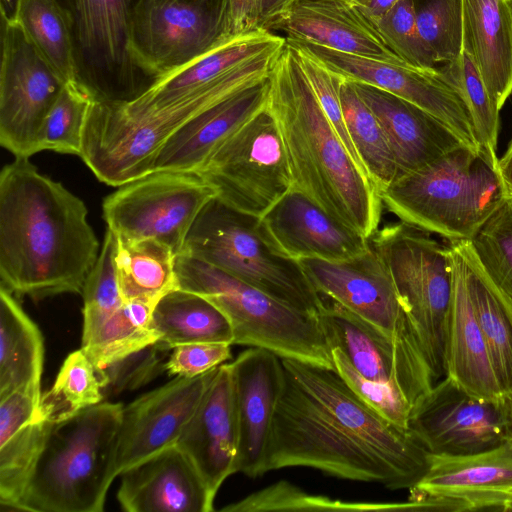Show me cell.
Returning a JSON list of instances; mask_svg holds the SVG:
<instances>
[{
  "instance_id": "8d00e7d4",
  "label": "cell",
  "mask_w": 512,
  "mask_h": 512,
  "mask_svg": "<svg viewBox=\"0 0 512 512\" xmlns=\"http://www.w3.org/2000/svg\"><path fill=\"white\" fill-rule=\"evenodd\" d=\"M340 100L350 139L380 193L398 177L397 164L385 133L353 84L342 78Z\"/></svg>"
},
{
  "instance_id": "8992f818",
  "label": "cell",
  "mask_w": 512,
  "mask_h": 512,
  "mask_svg": "<svg viewBox=\"0 0 512 512\" xmlns=\"http://www.w3.org/2000/svg\"><path fill=\"white\" fill-rule=\"evenodd\" d=\"M181 253L300 311L320 315L326 305L300 262L273 245L260 218L229 206L217 196L198 214Z\"/></svg>"
},
{
  "instance_id": "816d5d0a",
  "label": "cell",
  "mask_w": 512,
  "mask_h": 512,
  "mask_svg": "<svg viewBox=\"0 0 512 512\" xmlns=\"http://www.w3.org/2000/svg\"><path fill=\"white\" fill-rule=\"evenodd\" d=\"M41 396L20 389L0 398V445L36 420Z\"/></svg>"
},
{
  "instance_id": "6f0895ef",
  "label": "cell",
  "mask_w": 512,
  "mask_h": 512,
  "mask_svg": "<svg viewBox=\"0 0 512 512\" xmlns=\"http://www.w3.org/2000/svg\"><path fill=\"white\" fill-rule=\"evenodd\" d=\"M18 0H0L1 17L13 19Z\"/></svg>"
},
{
  "instance_id": "f6af8a7d",
  "label": "cell",
  "mask_w": 512,
  "mask_h": 512,
  "mask_svg": "<svg viewBox=\"0 0 512 512\" xmlns=\"http://www.w3.org/2000/svg\"><path fill=\"white\" fill-rule=\"evenodd\" d=\"M472 251L495 284L512 299V200L506 199L470 240Z\"/></svg>"
},
{
  "instance_id": "e0dca14e",
  "label": "cell",
  "mask_w": 512,
  "mask_h": 512,
  "mask_svg": "<svg viewBox=\"0 0 512 512\" xmlns=\"http://www.w3.org/2000/svg\"><path fill=\"white\" fill-rule=\"evenodd\" d=\"M408 429L430 454L469 455L511 440L506 399L474 397L446 376L412 410Z\"/></svg>"
},
{
  "instance_id": "7402d4cb",
  "label": "cell",
  "mask_w": 512,
  "mask_h": 512,
  "mask_svg": "<svg viewBox=\"0 0 512 512\" xmlns=\"http://www.w3.org/2000/svg\"><path fill=\"white\" fill-rule=\"evenodd\" d=\"M231 366L239 429L237 471L256 478L266 473L271 427L285 371L278 355L259 347L242 351Z\"/></svg>"
},
{
  "instance_id": "60d3db41",
  "label": "cell",
  "mask_w": 512,
  "mask_h": 512,
  "mask_svg": "<svg viewBox=\"0 0 512 512\" xmlns=\"http://www.w3.org/2000/svg\"><path fill=\"white\" fill-rule=\"evenodd\" d=\"M53 423L35 420L0 445V504L19 510Z\"/></svg>"
},
{
  "instance_id": "2e32d148",
  "label": "cell",
  "mask_w": 512,
  "mask_h": 512,
  "mask_svg": "<svg viewBox=\"0 0 512 512\" xmlns=\"http://www.w3.org/2000/svg\"><path fill=\"white\" fill-rule=\"evenodd\" d=\"M285 39L338 77L382 89L420 107L446 124L465 145L481 150L461 98L440 69H421Z\"/></svg>"
},
{
  "instance_id": "cb8c5ba5",
  "label": "cell",
  "mask_w": 512,
  "mask_h": 512,
  "mask_svg": "<svg viewBox=\"0 0 512 512\" xmlns=\"http://www.w3.org/2000/svg\"><path fill=\"white\" fill-rule=\"evenodd\" d=\"M260 221L273 245L295 260L343 261L370 247V239L334 219L295 187L286 192Z\"/></svg>"
},
{
  "instance_id": "8fae6325",
  "label": "cell",
  "mask_w": 512,
  "mask_h": 512,
  "mask_svg": "<svg viewBox=\"0 0 512 512\" xmlns=\"http://www.w3.org/2000/svg\"><path fill=\"white\" fill-rule=\"evenodd\" d=\"M73 30L78 80L96 102L133 101L153 83L135 64L129 47L137 0H59Z\"/></svg>"
},
{
  "instance_id": "836d02e7",
  "label": "cell",
  "mask_w": 512,
  "mask_h": 512,
  "mask_svg": "<svg viewBox=\"0 0 512 512\" xmlns=\"http://www.w3.org/2000/svg\"><path fill=\"white\" fill-rule=\"evenodd\" d=\"M176 254L155 239L118 237L116 269L123 302L137 299L158 302L178 287Z\"/></svg>"
},
{
  "instance_id": "bcb514c9",
  "label": "cell",
  "mask_w": 512,
  "mask_h": 512,
  "mask_svg": "<svg viewBox=\"0 0 512 512\" xmlns=\"http://www.w3.org/2000/svg\"><path fill=\"white\" fill-rule=\"evenodd\" d=\"M385 44L404 62L421 69H435L436 61L423 41L412 0H399L377 22Z\"/></svg>"
},
{
  "instance_id": "5b68a950",
  "label": "cell",
  "mask_w": 512,
  "mask_h": 512,
  "mask_svg": "<svg viewBox=\"0 0 512 512\" xmlns=\"http://www.w3.org/2000/svg\"><path fill=\"white\" fill-rule=\"evenodd\" d=\"M175 268L180 289L203 296L225 314L234 344L267 349L280 358L335 370L319 315L295 309L183 253L176 256Z\"/></svg>"
},
{
  "instance_id": "680465c9",
  "label": "cell",
  "mask_w": 512,
  "mask_h": 512,
  "mask_svg": "<svg viewBox=\"0 0 512 512\" xmlns=\"http://www.w3.org/2000/svg\"><path fill=\"white\" fill-rule=\"evenodd\" d=\"M506 407L510 422V430H511V440H512V394L506 397Z\"/></svg>"
},
{
  "instance_id": "1f68e13d",
  "label": "cell",
  "mask_w": 512,
  "mask_h": 512,
  "mask_svg": "<svg viewBox=\"0 0 512 512\" xmlns=\"http://www.w3.org/2000/svg\"><path fill=\"white\" fill-rule=\"evenodd\" d=\"M467 271L475 314L490 357L507 397L512 394V299L490 278L474 255L470 241H457Z\"/></svg>"
},
{
  "instance_id": "e575fe53",
  "label": "cell",
  "mask_w": 512,
  "mask_h": 512,
  "mask_svg": "<svg viewBox=\"0 0 512 512\" xmlns=\"http://www.w3.org/2000/svg\"><path fill=\"white\" fill-rule=\"evenodd\" d=\"M13 19L65 83L78 80L72 23L59 0H18Z\"/></svg>"
},
{
  "instance_id": "91938a15",
  "label": "cell",
  "mask_w": 512,
  "mask_h": 512,
  "mask_svg": "<svg viewBox=\"0 0 512 512\" xmlns=\"http://www.w3.org/2000/svg\"><path fill=\"white\" fill-rule=\"evenodd\" d=\"M294 1H297V0H293V2H294ZM293 2H292V3H293Z\"/></svg>"
},
{
  "instance_id": "d6a6232c",
  "label": "cell",
  "mask_w": 512,
  "mask_h": 512,
  "mask_svg": "<svg viewBox=\"0 0 512 512\" xmlns=\"http://www.w3.org/2000/svg\"><path fill=\"white\" fill-rule=\"evenodd\" d=\"M150 327L167 350L202 342L234 345L233 329L225 314L203 296L180 288L156 303Z\"/></svg>"
},
{
  "instance_id": "ee69618b",
  "label": "cell",
  "mask_w": 512,
  "mask_h": 512,
  "mask_svg": "<svg viewBox=\"0 0 512 512\" xmlns=\"http://www.w3.org/2000/svg\"><path fill=\"white\" fill-rule=\"evenodd\" d=\"M420 35L436 63L462 53L463 0H412Z\"/></svg>"
},
{
  "instance_id": "9c48e42d",
  "label": "cell",
  "mask_w": 512,
  "mask_h": 512,
  "mask_svg": "<svg viewBox=\"0 0 512 512\" xmlns=\"http://www.w3.org/2000/svg\"><path fill=\"white\" fill-rule=\"evenodd\" d=\"M197 174L224 203L261 218L293 187L280 130L269 106L226 138Z\"/></svg>"
},
{
  "instance_id": "83f0119b",
  "label": "cell",
  "mask_w": 512,
  "mask_h": 512,
  "mask_svg": "<svg viewBox=\"0 0 512 512\" xmlns=\"http://www.w3.org/2000/svg\"><path fill=\"white\" fill-rule=\"evenodd\" d=\"M270 31H282L285 38L343 53L385 62H404L347 0L294 1Z\"/></svg>"
},
{
  "instance_id": "7bdbcfd3",
  "label": "cell",
  "mask_w": 512,
  "mask_h": 512,
  "mask_svg": "<svg viewBox=\"0 0 512 512\" xmlns=\"http://www.w3.org/2000/svg\"><path fill=\"white\" fill-rule=\"evenodd\" d=\"M118 236L107 228L96 263L86 278L83 295L82 341L94 334L124 303L120 294L116 254Z\"/></svg>"
},
{
  "instance_id": "d590c367",
  "label": "cell",
  "mask_w": 512,
  "mask_h": 512,
  "mask_svg": "<svg viewBox=\"0 0 512 512\" xmlns=\"http://www.w3.org/2000/svg\"><path fill=\"white\" fill-rule=\"evenodd\" d=\"M156 303L143 299L124 302L94 334L82 341L81 349L98 370L158 342L150 327Z\"/></svg>"
},
{
  "instance_id": "484cf974",
  "label": "cell",
  "mask_w": 512,
  "mask_h": 512,
  "mask_svg": "<svg viewBox=\"0 0 512 512\" xmlns=\"http://www.w3.org/2000/svg\"><path fill=\"white\" fill-rule=\"evenodd\" d=\"M117 499L127 512H211L214 500L190 459L172 445L127 468Z\"/></svg>"
},
{
  "instance_id": "74e56055",
  "label": "cell",
  "mask_w": 512,
  "mask_h": 512,
  "mask_svg": "<svg viewBox=\"0 0 512 512\" xmlns=\"http://www.w3.org/2000/svg\"><path fill=\"white\" fill-rule=\"evenodd\" d=\"M102 400L99 370L80 348L66 357L54 384L42 394L36 420L57 423Z\"/></svg>"
},
{
  "instance_id": "f1b7e54d",
  "label": "cell",
  "mask_w": 512,
  "mask_h": 512,
  "mask_svg": "<svg viewBox=\"0 0 512 512\" xmlns=\"http://www.w3.org/2000/svg\"><path fill=\"white\" fill-rule=\"evenodd\" d=\"M351 83L385 133L397 164V179L464 144L446 124L420 107L382 89Z\"/></svg>"
},
{
  "instance_id": "11a10c76",
  "label": "cell",
  "mask_w": 512,
  "mask_h": 512,
  "mask_svg": "<svg viewBox=\"0 0 512 512\" xmlns=\"http://www.w3.org/2000/svg\"><path fill=\"white\" fill-rule=\"evenodd\" d=\"M292 2L293 0H261L260 27L270 31Z\"/></svg>"
},
{
  "instance_id": "277c9868",
  "label": "cell",
  "mask_w": 512,
  "mask_h": 512,
  "mask_svg": "<svg viewBox=\"0 0 512 512\" xmlns=\"http://www.w3.org/2000/svg\"><path fill=\"white\" fill-rule=\"evenodd\" d=\"M380 196L402 222L448 242L472 240L508 199L497 167L465 144L398 178Z\"/></svg>"
},
{
  "instance_id": "f5cc1de1",
  "label": "cell",
  "mask_w": 512,
  "mask_h": 512,
  "mask_svg": "<svg viewBox=\"0 0 512 512\" xmlns=\"http://www.w3.org/2000/svg\"><path fill=\"white\" fill-rule=\"evenodd\" d=\"M260 6L261 0H226L225 38L262 29Z\"/></svg>"
},
{
  "instance_id": "f35d334b",
  "label": "cell",
  "mask_w": 512,
  "mask_h": 512,
  "mask_svg": "<svg viewBox=\"0 0 512 512\" xmlns=\"http://www.w3.org/2000/svg\"><path fill=\"white\" fill-rule=\"evenodd\" d=\"M226 512L257 511H424L421 503L349 502L307 493L281 480L221 509Z\"/></svg>"
},
{
  "instance_id": "5bb4252c",
  "label": "cell",
  "mask_w": 512,
  "mask_h": 512,
  "mask_svg": "<svg viewBox=\"0 0 512 512\" xmlns=\"http://www.w3.org/2000/svg\"><path fill=\"white\" fill-rule=\"evenodd\" d=\"M0 144L15 157L39 151L46 115L65 82L15 19L1 17Z\"/></svg>"
},
{
  "instance_id": "d4e9b609",
  "label": "cell",
  "mask_w": 512,
  "mask_h": 512,
  "mask_svg": "<svg viewBox=\"0 0 512 512\" xmlns=\"http://www.w3.org/2000/svg\"><path fill=\"white\" fill-rule=\"evenodd\" d=\"M448 243L452 295L446 325L444 376L474 397L504 401L506 397L471 300L462 252L457 241Z\"/></svg>"
},
{
  "instance_id": "6da1fadb",
  "label": "cell",
  "mask_w": 512,
  "mask_h": 512,
  "mask_svg": "<svg viewBox=\"0 0 512 512\" xmlns=\"http://www.w3.org/2000/svg\"><path fill=\"white\" fill-rule=\"evenodd\" d=\"M85 203L15 157L0 173V279L17 296L33 299L82 293L99 241Z\"/></svg>"
},
{
  "instance_id": "603a6c76",
  "label": "cell",
  "mask_w": 512,
  "mask_h": 512,
  "mask_svg": "<svg viewBox=\"0 0 512 512\" xmlns=\"http://www.w3.org/2000/svg\"><path fill=\"white\" fill-rule=\"evenodd\" d=\"M175 445L190 459L211 497L238 473L239 429L231 363L221 364Z\"/></svg>"
},
{
  "instance_id": "ac0fdd59",
  "label": "cell",
  "mask_w": 512,
  "mask_h": 512,
  "mask_svg": "<svg viewBox=\"0 0 512 512\" xmlns=\"http://www.w3.org/2000/svg\"><path fill=\"white\" fill-rule=\"evenodd\" d=\"M408 500L431 512H512V440L469 455L429 453Z\"/></svg>"
},
{
  "instance_id": "7dc6e473",
  "label": "cell",
  "mask_w": 512,
  "mask_h": 512,
  "mask_svg": "<svg viewBox=\"0 0 512 512\" xmlns=\"http://www.w3.org/2000/svg\"><path fill=\"white\" fill-rule=\"evenodd\" d=\"M331 354L336 372L359 398L388 421L408 429L412 407L397 387L362 376L338 347H331Z\"/></svg>"
},
{
  "instance_id": "7c38bea8",
  "label": "cell",
  "mask_w": 512,
  "mask_h": 512,
  "mask_svg": "<svg viewBox=\"0 0 512 512\" xmlns=\"http://www.w3.org/2000/svg\"><path fill=\"white\" fill-rule=\"evenodd\" d=\"M298 261L324 298L340 304L377 329L409 361L436 376L388 268L371 242L364 253L351 259Z\"/></svg>"
},
{
  "instance_id": "ba28073f",
  "label": "cell",
  "mask_w": 512,
  "mask_h": 512,
  "mask_svg": "<svg viewBox=\"0 0 512 512\" xmlns=\"http://www.w3.org/2000/svg\"><path fill=\"white\" fill-rule=\"evenodd\" d=\"M429 234L401 221L378 229L370 242L388 268L439 379L444 376L452 268L447 247Z\"/></svg>"
},
{
  "instance_id": "681fc988",
  "label": "cell",
  "mask_w": 512,
  "mask_h": 512,
  "mask_svg": "<svg viewBox=\"0 0 512 512\" xmlns=\"http://www.w3.org/2000/svg\"><path fill=\"white\" fill-rule=\"evenodd\" d=\"M287 42V41H286ZM290 44L289 42H287ZM297 55L298 61L319 101L342 143L353 159L365 170L357 151L350 139L340 100L341 78L332 73L303 49L290 44ZM366 172V170H365ZM367 173V172H366ZM369 176V175H368Z\"/></svg>"
},
{
  "instance_id": "4fadbf2b",
  "label": "cell",
  "mask_w": 512,
  "mask_h": 512,
  "mask_svg": "<svg viewBox=\"0 0 512 512\" xmlns=\"http://www.w3.org/2000/svg\"><path fill=\"white\" fill-rule=\"evenodd\" d=\"M226 0H137L129 47L151 80L207 52L224 36Z\"/></svg>"
},
{
  "instance_id": "ab89813d",
  "label": "cell",
  "mask_w": 512,
  "mask_h": 512,
  "mask_svg": "<svg viewBox=\"0 0 512 512\" xmlns=\"http://www.w3.org/2000/svg\"><path fill=\"white\" fill-rule=\"evenodd\" d=\"M461 98L472 122L481 151L497 167L499 108L490 96L475 64L462 51L440 69Z\"/></svg>"
},
{
  "instance_id": "4316f807",
  "label": "cell",
  "mask_w": 512,
  "mask_h": 512,
  "mask_svg": "<svg viewBox=\"0 0 512 512\" xmlns=\"http://www.w3.org/2000/svg\"><path fill=\"white\" fill-rule=\"evenodd\" d=\"M269 92L268 77L194 116L166 139L152 171L197 173L226 138L267 107Z\"/></svg>"
},
{
  "instance_id": "d6986e66",
  "label": "cell",
  "mask_w": 512,
  "mask_h": 512,
  "mask_svg": "<svg viewBox=\"0 0 512 512\" xmlns=\"http://www.w3.org/2000/svg\"><path fill=\"white\" fill-rule=\"evenodd\" d=\"M218 367L193 378L176 377L123 407L116 459L118 476L175 445Z\"/></svg>"
},
{
  "instance_id": "30bf717a",
  "label": "cell",
  "mask_w": 512,
  "mask_h": 512,
  "mask_svg": "<svg viewBox=\"0 0 512 512\" xmlns=\"http://www.w3.org/2000/svg\"><path fill=\"white\" fill-rule=\"evenodd\" d=\"M216 196L197 173L156 170L108 195L103 217L119 238L155 239L179 255L198 214Z\"/></svg>"
},
{
  "instance_id": "9a60e30c",
  "label": "cell",
  "mask_w": 512,
  "mask_h": 512,
  "mask_svg": "<svg viewBox=\"0 0 512 512\" xmlns=\"http://www.w3.org/2000/svg\"><path fill=\"white\" fill-rule=\"evenodd\" d=\"M282 359L284 368L333 421L400 472L413 486L429 466V453L409 429L385 419L359 398L332 369Z\"/></svg>"
},
{
  "instance_id": "7a4b0ae2",
  "label": "cell",
  "mask_w": 512,
  "mask_h": 512,
  "mask_svg": "<svg viewBox=\"0 0 512 512\" xmlns=\"http://www.w3.org/2000/svg\"><path fill=\"white\" fill-rule=\"evenodd\" d=\"M269 83L268 106L280 130L293 187L370 239L381 221L380 193L337 135L287 42L274 60Z\"/></svg>"
},
{
  "instance_id": "db71d44e",
  "label": "cell",
  "mask_w": 512,
  "mask_h": 512,
  "mask_svg": "<svg viewBox=\"0 0 512 512\" xmlns=\"http://www.w3.org/2000/svg\"><path fill=\"white\" fill-rule=\"evenodd\" d=\"M374 27L390 8L399 0H347ZM376 28V27H375Z\"/></svg>"
},
{
  "instance_id": "ffe728a7",
  "label": "cell",
  "mask_w": 512,
  "mask_h": 512,
  "mask_svg": "<svg viewBox=\"0 0 512 512\" xmlns=\"http://www.w3.org/2000/svg\"><path fill=\"white\" fill-rule=\"evenodd\" d=\"M285 43V37L265 29L227 38L202 55L156 78L133 101L113 106L129 120L157 114L214 85L249 60L282 49Z\"/></svg>"
},
{
  "instance_id": "9f6ffc18",
  "label": "cell",
  "mask_w": 512,
  "mask_h": 512,
  "mask_svg": "<svg viewBox=\"0 0 512 512\" xmlns=\"http://www.w3.org/2000/svg\"><path fill=\"white\" fill-rule=\"evenodd\" d=\"M497 173L507 198L512 200V138L505 153L498 158Z\"/></svg>"
},
{
  "instance_id": "f546056e",
  "label": "cell",
  "mask_w": 512,
  "mask_h": 512,
  "mask_svg": "<svg viewBox=\"0 0 512 512\" xmlns=\"http://www.w3.org/2000/svg\"><path fill=\"white\" fill-rule=\"evenodd\" d=\"M462 51L501 110L512 94V0H463Z\"/></svg>"
},
{
  "instance_id": "b9f144b4",
  "label": "cell",
  "mask_w": 512,
  "mask_h": 512,
  "mask_svg": "<svg viewBox=\"0 0 512 512\" xmlns=\"http://www.w3.org/2000/svg\"><path fill=\"white\" fill-rule=\"evenodd\" d=\"M94 102L91 92L79 80L65 83L44 119L39 151L80 157L85 123Z\"/></svg>"
},
{
  "instance_id": "f907efd6",
  "label": "cell",
  "mask_w": 512,
  "mask_h": 512,
  "mask_svg": "<svg viewBox=\"0 0 512 512\" xmlns=\"http://www.w3.org/2000/svg\"><path fill=\"white\" fill-rule=\"evenodd\" d=\"M230 344L190 343L172 349L165 371L176 377L193 378L205 374L231 358Z\"/></svg>"
},
{
  "instance_id": "c3c4849f",
  "label": "cell",
  "mask_w": 512,
  "mask_h": 512,
  "mask_svg": "<svg viewBox=\"0 0 512 512\" xmlns=\"http://www.w3.org/2000/svg\"><path fill=\"white\" fill-rule=\"evenodd\" d=\"M166 351L156 342L99 370L104 400L139 389L154 380L165 371Z\"/></svg>"
},
{
  "instance_id": "52a82bcc",
  "label": "cell",
  "mask_w": 512,
  "mask_h": 512,
  "mask_svg": "<svg viewBox=\"0 0 512 512\" xmlns=\"http://www.w3.org/2000/svg\"><path fill=\"white\" fill-rule=\"evenodd\" d=\"M284 371L266 473L308 467L341 479L381 484L390 490L413 487L390 462L327 416L285 368Z\"/></svg>"
},
{
  "instance_id": "4dcf8cb0",
  "label": "cell",
  "mask_w": 512,
  "mask_h": 512,
  "mask_svg": "<svg viewBox=\"0 0 512 512\" xmlns=\"http://www.w3.org/2000/svg\"><path fill=\"white\" fill-rule=\"evenodd\" d=\"M44 342L37 325L0 286V398L26 389L42 395Z\"/></svg>"
},
{
  "instance_id": "44dd1931",
  "label": "cell",
  "mask_w": 512,
  "mask_h": 512,
  "mask_svg": "<svg viewBox=\"0 0 512 512\" xmlns=\"http://www.w3.org/2000/svg\"><path fill=\"white\" fill-rule=\"evenodd\" d=\"M320 319L330 347H338L365 378L397 387L412 410L438 381L404 357L395 343L341 306L326 299Z\"/></svg>"
},
{
  "instance_id": "3957f363",
  "label": "cell",
  "mask_w": 512,
  "mask_h": 512,
  "mask_svg": "<svg viewBox=\"0 0 512 512\" xmlns=\"http://www.w3.org/2000/svg\"><path fill=\"white\" fill-rule=\"evenodd\" d=\"M122 409L104 401L53 423L19 510L102 512L118 476Z\"/></svg>"
}]
</instances>
